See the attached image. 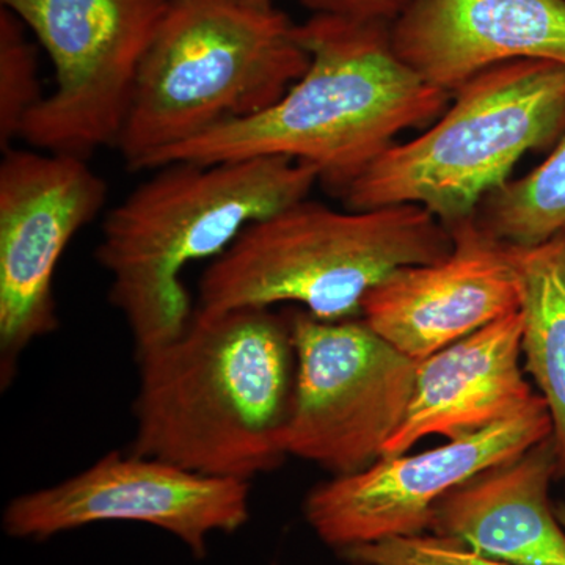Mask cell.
Segmentation results:
<instances>
[{"mask_svg": "<svg viewBox=\"0 0 565 565\" xmlns=\"http://www.w3.org/2000/svg\"><path fill=\"white\" fill-rule=\"evenodd\" d=\"M132 455L250 481L288 456L296 352L269 308L193 315L177 340L137 355Z\"/></svg>", "mask_w": 565, "mask_h": 565, "instance_id": "6da1fadb", "label": "cell"}, {"mask_svg": "<svg viewBox=\"0 0 565 565\" xmlns=\"http://www.w3.org/2000/svg\"><path fill=\"white\" fill-rule=\"evenodd\" d=\"M297 39L310 65L280 102L162 152L147 170L278 156L310 163L343 193L394 137L448 109L452 93L403 62L390 22L315 14L297 24Z\"/></svg>", "mask_w": 565, "mask_h": 565, "instance_id": "7a4b0ae2", "label": "cell"}, {"mask_svg": "<svg viewBox=\"0 0 565 565\" xmlns=\"http://www.w3.org/2000/svg\"><path fill=\"white\" fill-rule=\"evenodd\" d=\"M156 170L107 212L95 252L136 355L177 340L191 323L181 280L189 264L217 258L250 223L308 199L319 181L310 163L278 156Z\"/></svg>", "mask_w": 565, "mask_h": 565, "instance_id": "3957f363", "label": "cell"}, {"mask_svg": "<svg viewBox=\"0 0 565 565\" xmlns=\"http://www.w3.org/2000/svg\"><path fill=\"white\" fill-rule=\"evenodd\" d=\"M310 55L274 0H170L117 150L131 170L280 102Z\"/></svg>", "mask_w": 565, "mask_h": 565, "instance_id": "277c9868", "label": "cell"}, {"mask_svg": "<svg viewBox=\"0 0 565 565\" xmlns=\"http://www.w3.org/2000/svg\"><path fill=\"white\" fill-rule=\"evenodd\" d=\"M452 248L449 226L418 204L341 212L305 199L250 223L211 263L195 311L292 302L321 321H348L390 275L441 262Z\"/></svg>", "mask_w": 565, "mask_h": 565, "instance_id": "5b68a950", "label": "cell"}, {"mask_svg": "<svg viewBox=\"0 0 565 565\" xmlns=\"http://www.w3.org/2000/svg\"><path fill=\"white\" fill-rule=\"evenodd\" d=\"M433 128L393 145L341 193L352 211L418 204L446 226L475 217L526 152L565 131V65L522 58L476 74Z\"/></svg>", "mask_w": 565, "mask_h": 565, "instance_id": "8992f818", "label": "cell"}, {"mask_svg": "<svg viewBox=\"0 0 565 565\" xmlns=\"http://www.w3.org/2000/svg\"><path fill=\"white\" fill-rule=\"evenodd\" d=\"M0 2L35 35L54 68V88L25 118L21 140L82 159L117 148L170 0Z\"/></svg>", "mask_w": 565, "mask_h": 565, "instance_id": "52a82bcc", "label": "cell"}, {"mask_svg": "<svg viewBox=\"0 0 565 565\" xmlns=\"http://www.w3.org/2000/svg\"><path fill=\"white\" fill-rule=\"evenodd\" d=\"M289 326L296 382L286 452L334 476L370 467L403 426L418 362L364 321H321L305 311Z\"/></svg>", "mask_w": 565, "mask_h": 565, "instance_id": "ba28073f", "label": "cell"}, {"mask_svg": "<svg viewBox=\"0 0 565 565\" xmlns=\"http://www.w3.org/2000/svg\"><path fill=\"white\" fill-rule=\"evenodd\" d=\"M109 185L87 159L3 151L0 162V355L9 384L25 348L58 329L54 275L73 237L98 217Z\"/></svg>", "mask_w": 565, "mask_h": 565, "instance_id": "9c48e42d", "label": "cell"}, {"mask_svg": "<svg viewBox=\"0 0 565 565\" xmlns=\"http://www.w3.org/2000/svg\"><path fill=\"white\" fill-rule=\"evenodd\" d=\"M552 435V416L539 394L525 411L481 433L419 455L381 457L356 473L334 476L308 493L305 519L323 544L340 552L423 534L446 494L519 459Z\"/></svg>", "mask_w": 565, "mask_h": 565, "instance_id": "30bf717a", "label": "cell"}, {"mask_svg": "<svg viewBox=\"0 0 565 565\" xmlns=\"http://www.w3.org/2000/svg\"><path fill=\"white\" fill-rule=\"evenodd\" d=\"M248 516V481L115 451L66 481L14 498L3 512V530L13 537L43 541L92 523H148L180 539L193 556L204 557L210 535L232 534Z\"/></svg>", "mask_w": 565, "mask_h": 565, "instance_id": "8fae6325", "label": "cell"}, {"mask_svg": "<svg viewBox=\"0 0 565 565\" xmlns=\"http://www.w3.org/2000/svg\"><path fill=\"white\" fill-rule=\"evenodd\" d=\"M449 230L445 259L396 270L363 302V321L415 362L520 310L514 247L475 217Z\"/></svg>", "mask_w": 565, "mask_h": 565, "instance_id": "7c38bea8", "label": "cell"}, {"mask_svg": "<svg viewBox=\"0 0 565 565\" xmlns=\"http://www.w3.org/2000/svg\"><path fill=\"white\" fill-rule=\"evenodd\" d=\"M392 41L424 81L456 93L501 63L565 65V0H412Z\"/></svg>", "mask_w": 565, "mask_h": 565, "instance_id": "4fadbf2b", "label": "cell"}, {"mask_svg": "<svg viewBox=\"0 0 565 565\" xmlns=\"http://www.w3.org/2000/svg\"><path fill=\"white\" fill-rule=\"evenodd\" d=\"M522 316L484 329L418 362L414 397L382 457L405 455L430 435L459 440L525 411L539 397L523 377Z\"/></svg>", "mask_w": 565, "mask_h": 565, "instance_id": "5bb4252c", "label": "cell"}, {"mask_svg": "<svg viewBox=\"0 0 565 565\" xmlns=\"http://www.w3.org/2000/svg\"><path fill=\"white\" fill-rule=\"evenodd\" d=\"M557 475L552 435L446 494L430 531L503 563L565 565V530L550 500Z\"/></svg>", "mask_w": 565, "mask_h": 565, "instance_id": "9a60e30c", "label": "cell"}, {"mask_svg": "<svg viewBox=\"0 0 565 565\" xmlns=\"http://www.w3.org/2000/svg\"><path fill=\"white\" fill-rule=\"evenodd\" d=\"M520 280L522 353L553 423L565 478V232L535 247H514Z\"/></svg>", "mask_w": 565, "mask_h": 565, "instance_id": "2e32d148", "label": "cell"}, {"mask_svg": "<svg viewBox=\"0 0 565 565\" xmlns=\"http://www.w3.org/2000/svg\"><path fill=\"white\" fill-rule=\"evenodd\" d=\"M475 218L512 247H535L564 233L565 134L537 169L487 195Z\"/></svg>", "mask_w": 565, "mask_h": 565, "instance_id": "e0dca14e", "label": "cell"}, {"mask_svg": "<svg viewBox=\"0 0 565 565\" xmlns=\"http://www.w3.org/2000/svg\"><path fill=\"white\" fill-rule=\"evenodd\" d=\"M24 22L0 10V147L9 150L21 139L25 118L44 96L39 77V52L25 35Z\"/></svg>", "mask_w": 565, "mask_h": 565, "instance_id": "ac0fdd59", "label": "cell"}, {"mask_svg": "<svg viewBox=\"0 0 565 565\" xmlns=\"http://www.w3.org/2000/svg\"><path fill=\"white\" fill-rule=\"evenodd\" d=\"M351 563L363 565H514L479 555L440 535H408L344 550Z\"/></svg>", "mask_w": 565, "mask_h": 565, "instance_id": "d6986e66", "label": "cell"}, {"mask_svg": "<svg viewBox=\"0 0 565 565\" xmlns=\"http://www.w3.org/2000/svg\"><path fill=\"white\" fill-rule=\"evenodd\" d=\"M302 3L315 14H333V17L352 18V20L393 21L408 6L412 0H294Z\"/></svg>", "mask_w": 565, "mask_h": 565, "instance_id": "ffe728a7", "label": "cell"}, {"mask_svg": "<svg viewBox=\"0 0 565 565\" xmlns=\"http://www.w3.org/2000/svg\"><path fill=\"white\" fill-rule=\"evenodd\" d=\"M561 519H563V523H564V526H565V516H561Z\"/></svg>", "mask_w": 565, "mask_h": 565, "instance_id": "44dd1931", "label": "cell"}, {"mask_svg": "<svg viewBox=\"0 0 565 565\" xmlns=\"http://www.w3.org/2000/svg\"><path fill=\"white\" fill-rule=\"evenodd\" d=\"M351 565H363V564H356V563H352Z\"/></svg>", "mask_w": 565, "mask_h": 565, "instance_id": "7402d4cb", "label": "cell"}]
</instances>
